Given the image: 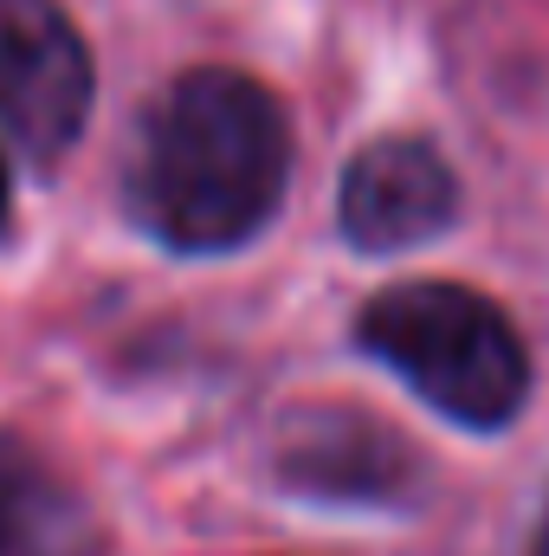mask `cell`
Segmentation results:
<instances>
[{
  "label": "cell",
  "mask_w": 549,
  "mask_h": 556,
  "mask_svg": "<svg viewBox=\"0 0 549 556\" xmlns=\"http://www.w3.org/2000/svg\"><path fill=\"white\" fill-rule=\"evenodd\" d=\"M291 124L246 72H181L142 117L130 207L175 253H233L284 201Z\"/></svg>",
  "instance_id": "obj_1"
},
{
  "label": "cell",
  "mask_w": 549,
  "mask_h": 556,
  "mask_svg": "<svg viewBox=\"0 0 549 556\" xmlns=\"http://www.w3.org/2000/svg\"><path fill=\"white\" fill-rule=\"evenodd\" d=\"M356 343L388 363L433 415L459 427H505L531 395V350L518 324L472 285L408 278L362 304Z\"/></svg>",
  "instance_id": "obj_2"
},
{
  "label": "cell",
  "mask_w": 549,
  "mask_h": 556,
  "mask_svg": "<svg viewBox=\"0 0 549 556\" xmlns=\"http://www.w3.org/2000/svg\"><path fill=\"white\" fill-rule=\"evenodd\" d=\"M459 214V181L446 155L420 137H382L369 142L336 188V220L343 240L362 253H408L420 240L446 233Z\"/></svg>",
  "instance_id": "obj_4"
},
{
  "label": "cell",
  "mask_w": 549,
  "mask_h": 556,
  "mask_svg": "<svg viewBox=\"0 0 549 556\" xmlns=\"http://www.w3.org/2000/svg\"><path fill=\"white\" fill-rule=\"evenodd\" d=\"M91 46L59 0H0V137L59 162L91 117Z\"/></svg>",
  "instance_id": "obj_3"
},
{
  "label": "cell",
  "mask_w": 549,
  "mask_h": 556,
  "mask_svg": "<svg viewBox=\"0 0 549 556\" xmlns=\"http://www.w3.org/2000/svg\"><path fill=\"white\" fill-rule=\"evenodd\" d=\"M531 556H549V511H544V525H537V544H531Z\"/></svg>",
  "instance_id": "obj_7"
},
{
  "label": "cell",
  "mask_w": 549,
  "mask_h": 556,
  "mask_svg": "<svg viewBox=\"0 0 549 556\" xmlns=\"http://www.w3.org/2000/svg\"><path fill=\"white\" fill-rule=\"evenodd\" d=\"M7 220H13V175H7V155H0V233H7Z\"/></svg>",
  "instance_id": "obj_6"
},
{
  "label": "cell",
  "mask_w": 549,
  "mask_h": 556,
  "mask_svg": "<svg viewBox=\"0 0 549 556\" xmlns=\"http://www.w3.org/2000/svg\"><path fill=\"white\" fill-rule=\"evenodd\" d=\"M0 556H104L85 498L20 440H0Z\"/></svg>",
  "instance_id": "obj_5"
}]
</instances>
